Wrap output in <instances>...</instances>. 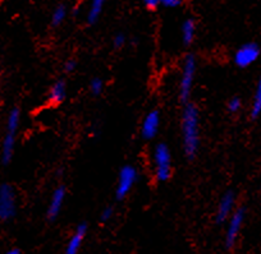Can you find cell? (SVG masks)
<instances>
[{"label":"cell","mask_w":261,"mask_h":254,"mask_svg":"<svg viewBox=\"0 0 261 254\" xmlns=\"http://www.w3.org/2000/svg\"><path fill=\"white\" fill-rule=\"evenodd\" d=\"M182 147L186 157L192 160L200 150V112L191 102L185 104L180 118Z\"/></svg>","instance_id":"6da1fadb"},{"label":"cell","mask_w":261,"mask_h":254,"mask_svg":"<svg viewBox=\"0 0 261 254\" xmlns=\"http://www.w3.org/2000/svg\"><path fill=\"white\" fill-rule=\"evenodd\" d=\"M155 179L159 183H165L170 179L173 172V157L169 146L158 143L152 153Z\"/></svg>","instance_id":"7a4b0ae2"},{"label":"cell","mask_w":261,"mask_h":254,"mask_svg":"<svg viewBox=\"0 0 261 254\" xmlns=\"http://www.w3.org/2000/svg\"><path fill=\"white\" fill-rule=\"evenodd\" d=\"M196 69H197V62H196L195 55L188 54L185 58V62H183L179 84H178V96H179V101L183 102V104L190 102L193 83H195Z\"/></svg>","instance_id":"3957f363"},{"label":"cell","mask_w":261,"mask_h":254,"mask_svg":"<svg viewBox=\"0 0 261 254\" xmlns=\"http://www.w3.org/2000/svg\"><path fill=\"white\" fill-rule=\"evenodd\" d=\"M139 182V172L134 165H124L119 170L115 187V198L119 201L124 200L130 190L134 189L136 183Z\"/></svg>","instance_id":"277c9868"},{"label":"cell","mask_w":261,"mask_h":254,"mask_svg":"<svg viewBox=\"0 0 261 254\" xmlns=\"http://www.w3.org/2000/svg\"><path fill=\"white\" fill-rule=\"evenodd\" d=\"M17 213L16 190L11 184H0V220L8 221Z\"/></svg>","instance_id":"5b68a950"},{"label":"cell","mask_w":261,"mask_h":254,"mask_svg":"<svg viewBox=\"0 0 261 254\" xmlns=\"http://www.w3.org/2000/svg\"><path fill=\"white\" fill-rule=\"evenodd\" d=\"M260 54L261 49L256 42H247V44L241 45L236 50L234 55H233V63L238 68H247L257 62Z\"/></svg>","instance_id":"8992f818"},{"label":"cell","mask_w":261,"mask_h":254,"mask_svg":"<svg viewBox=\"0 0 261 254\" xmlns=\"http://www.w3.org/2000/svg\"><path fill=\"white\" fill-rule=\"evenodd\" d=\"M246 218L245 208H236L234 212L230 215L227 221V231H225V246L228 249L233 248L240 236L241 230H242L243 222Z\"/></svg>","instance_id":"52a82bcc"},{"label":"cell","mask_w":261,"mask_h":254,"mask_svg":"<svg viewBox=\"0 0 261 254\" xmlns=\"http://www.w3.org/2000/svg\"><path fill=\"white\" fill-rule=\"evenodd\" d=\"M160 124H162V117H160V112L158 110H151V111L147 112L142 120L141 129H140L141 137L145 140L154 139L159 134Z\"/></svg>","instance_id":"ba28073f"},{"label":"cell","mask_w":261,"mask_h":254,"mask_svg":"<svg viewBox=\"0 0 261 254\" xmlns=\"http://www.w3.org/2000/svg\"><path fill=\"white\" fill-rule=\"evenodd\" d=\"M236 210V194L232 190H228L220 197L219 203H218L217 212H215V221L217 223L227 222L228 218L230 217Z\"/></svg>","instance_id":"9c48e42d"},{"label":"cell","mask_w":261,"mask_h":254,"mask_svg":"<svg viewBox=\"0 0 261 254\" xmlns=\"http://www.w3.org/2000/svg\"><path fill=\"white\" fill-rule=\"evenodd\" d=\"M65 195H67V190H65V187H63V185H59V187L54 189L51 198H50L49 207H47L46 211V216L50 221H54L59 216L60 211H62L63 206H64Z\"/></svg>","instance_id":"30bf717a"},{"label":"cell","mask_w":261,"mask_h":254,"mask_svg":"<svg viewBox=\"0 0 261 254\" xmlns=\"http://www.w3.org/2000/svg\"><path fill=\"white\" fill-rule=\"evenodd\" d=\"M87 230H89V226L87 223L82 222L74 230L73 235L71 236V239L67 243V246L64 249V253L63 254H79L80 249H81L82 243H84L85 238L87 235Z\"/></svg>","instance_id":"8fae6325"},{"label":"cell","mask_w":261,"mask_h":254,"mask_svg":"<svg viewBox=\"0 0 261 254\" xmlns=\"http://www.w3.org/2000/svg\"><path fill=\"white\" fill-rule=\"evenodd\" d=\"M16 130L7 129L3 143H2V161L4 165H8L13 158L14 148H16Z\"/></svg>","instance_id":"7c38bea8"},{"label":"cell","mask_w":261,"mask_h":254,"mask_svg":"<svg viewBox=\"0 0 261 254\" xmlns=\"http://www.w3.org/2000/svg\"><path fill=\"white\" fill-rule=\"evenodd\" d=\"M65 97H67V83L63 79H58L50 87L47 102L50 105H60L62 102H64Z\"/></svg>","instance_id":"4fadbf2b"},{"label":"cell","mask_w":261,"mask_h":254,"mask_svg":"<svg viewBox=\"0 0 261 254\" xmlns=\"http://www.w3.org/2000/svg\"><path fill=\"white\" fill-rule=\"evenodd\" d=\"M105 3L107 0H91L90 2L89 11H87V23L89 24H95L100 19L102 11H104Z\"/></svg>","instance_id":"5bb4252c"},{"label":"cell","mask_w":261,"mask_h":254,"mask_svg":"<svg viewBox=\"0 0 261 254\" xmlns=\"http://www.w3.org/2000/svg\"><path fill=\"white\" fill-rule=\"evenodd\" d=\"M180 36H182V42L185 45H191L195 40L196 36V23L192 18H187L183 21L180 26Z\"/></svg>","instance_id":"9a60e30c"},{"label":"cell","mask_w":261,"mask_h":254,"mask_svg":"<svg viewBox=\"0 0 261 254\" xmlns=\"http://www.w3.org/2000/svg\"><path fill=\"white\" fill-rule=\"evenodd\" d=\"M260 115H261V75L258 77L255 94H253L252 105H251V117H252V119H257Z\"/></svg>","instance_id":"2e32d148"},{"label":"cell","mask_w":261,"mask_h":254,"mask_svg":"<svg viewBox=\"0 0 261 254\" xmlns=\"http://www.w3.org/2000/svg\"><path fill=\"white\" fill-rule=\"evenodd\" d=\"M19 123H21V111L18 107H13L9 111L8 119H7V129L8 130H18Z\"/></svg>","instance_id":"e0dca14e"},{"label":"cell","mask_w":261,"mask_h":254,"mask_svg":"<svg viewBox=\"0 0 261 254\" xmlns=\"http://www.w3.org/2000/svg\"><path fill=\"white\" fill-rule=\"evenodd\" d=\"M67 14H68V11H67L65 6L60 4V6L55 7V9L53 11V14H51V24H53V26H54V27L60 26V24H62L63 22L65 21V18H67Z\"/></svg>","instance_id":"ac0fdd59"},{"label":"cell","mask_w":261,"mask_h":254,"mask_svg":"<svg viewBox=\"0 0 261 254\" xmlns=\"http://www.w3.org/2000/svg\"><path fill=\"white\" fill-rule=\"evenodd\" d=\"M90 91L95 96H99L104 91V80L101 78H92L90 80Z\"/></svg>","instance_id":"d6986e66"},{"label":"cell","mask_w":261,"mask_h":254,"mask_svg":"<svg viewBox=\"0 0 261 254\" xmlns=\"http://www.w3.org/2000/svg\"><path fill=\"white\" fill-rule=\"evenodd\" d=\"M227 109L230 114H237V112L242 109V101H241L240 97H232V99L228 101Z\"/></svg>","instance_id":"ffe728a7"},{"label":"cell","mask_w":261,"mask_h":254,"mask_svg":"<svg viewBox=\"0 0 261 254\" xmlns=\"http://www.w3.org/2000/svg\"><path fill=\"white\" fill-rule=\"evenodd\" d=\"M125 44H127V37L124 34H117L113 39V46L115 49H122Z\"/></svg>","instance_id":"44dd1931"},{"label":"cell","mask_w":261,"mask_h":254,"mask_svg":"<svg viewBox=\"0 0 261 254\" xmlns=\"http://www.w3.org/2000/svg\"><path fill=\"white\" fill-rule=\"evenodd\" d=\"M113 216H114V208H113L112 206H108V207H105L104 210L101 211V213H100V220H101L102 222H108V221L112 220Z\"/></svg>","instance_id":"7402d4cb"},{"label":"cell","mask_w":261,"mask_h":254,"mask_svg":"<svg viewBox=\"0 0 261 254\" xmlns=\"http://www.w3.org/2000/svg\"><path fill=\"white\" fill-rule=\"evenodd\" d=\"M183 4V0H160V6L165 8H178Z\"/></svg>","instance_id":"603a6c76"},{"label":"cell","mask_w":261,"mask_h":254,"mask_svg":"<svg viewBox=\"0 0 261 254\" xmlns=\"http://www.w3.org/2000/svg\"><path fill=\"white\" fill-rule=\"evenodd\" d=\"M142 3L149 11H155L156 8H159L160 0H142Z\"/></svg>","instance_id":"cb8c5ba5"},{"label":"cell","mask_w":261,"mask_h":254,"mask_svg":"<svg viewBox=\"0 0 261 254\" xmlns=\"http://www.w3.org/2000/svg\"><path fill=\"white\" fill-rule=\"evenodd\" d=\"M77 68V62L74 59H69L65 62L64 64V72L65 73H73Z\"/></svg>","instance_id":"d4e9b609"},{"label":"cell","mask_w":261,"mask_h":254,"mask_svg":"<svg viewBox=\"0 0 261 254\" xmlns=\"http://www.w3.org/2000/svg\"><path fill=\"white\" fill-rule=\"evenodd\" d=\"M6 254H21V251H19L18 249H11V250L7 251Z\"/></svg>","instance_id":"484cf974"}]
</instances>
